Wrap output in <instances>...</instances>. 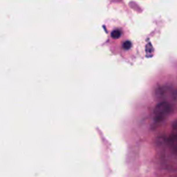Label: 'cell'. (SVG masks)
I'll use <instances>...</instances> for the list:
<instances>
[{
    "instance_id": "cell-2",
    "label": "cell",
    "mask_w": 177,
    "mask_h": 177,
    "mask_svg": "<svg viewBox=\"0 0 177 177\" xmlns=\"http://www.w3.org/2000/svg\"><path fill=\"white\" fill-rule=\"evenodd\" d=\"M121 36V31L119 30H115L111 32V37L114 39H118Z\"/></svg>"
},
{
    "instance_id": "cell-1",
    "label": "cell",
    "mask_w": 177,
    "mask_h": 177,
    "mask_svg": "<svg viewBox=\"0 0 177 177\" xmlns=\"http://www.w3.org/2000/svg\"><path fill=\"white\" fill-rule=\"evenodd\" d=\"M173 111V106L169 102H161L156 105L154 109V121L156 123H162Z\"/></svg>"
},
{
    "instance_id": "cell-3",
    "label": "cell",
    "mask_w": 177,
    "mask_h": 177,
    "mask_svg": "<svg viewBox=\"0 0 177 177\" xmlns=\"http://www.w3.org/2000/svg\"><path fill=\"white\" fill-rule=\"evenodd\" d=\"M123 47H124V49H129V48H131V42H130V41H125V42L124 43Z\"/></svg>"
}]
</instances>
